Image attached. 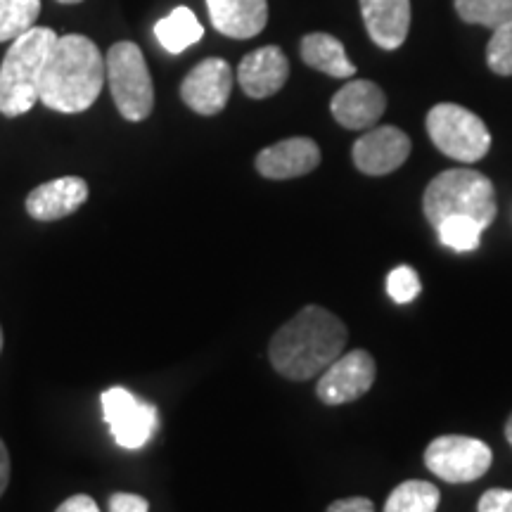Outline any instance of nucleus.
I'll return each instance as SVG.
<instances>
[{
  "label": "nucleus",
  "mask_w": 512,
  "mask_h": 512,
  "mask_svg": "<svg viewBox=\"0 0 512 512\" xmlns=\"http://www.w3.org/2000/svg\"><path fill=\"white\" fill-rule=\"evenodd\" d=\"M347 325L323 306H304L268 344L275 373L306 382L332 366L347 347Z\"/></svg>",
  "instance_id": "obj_1"
},
{
  "label": "nucleus",
  "mask_w": 512,
  "mask_h": 512,
  "mask_svg": "<svg viewBox=\"0 0 512 512\" xmlns=\"http://www.w3.org/2000/svg\"><path fill=\"white\" fill-rule=\"evenodd\" d=\"M105 81V57L91 38L60 36L43 67L41 102L62 114L86 112L100 98Z\"/></svg>",
  "instance_id": "obj_2"
},
{
  "label": "nucleus",
  "mask_w": 512,
  "mask_h": 512,
  "mask_svg": "<svg viewBox=\"0 0 512 512\" xmlns=\"http://www.w3.org/2000/svg\"><path fill=\"white\" fill-rule=\"evenodd\" d=\"M57 36L53 29L34 27L12 41L0 64V114L22 117L41 102V76Z\"/></svg>",
  "instance_id": "obj_3"
},
{
  "label": "nucleus",
  "mask_w": 512,
  "mask_h": 512,
  "mask_svg": "<svg viewBox=\"0 0 512 512\" xmlns=\"http://www.w3.org/2000/svg\"><path fill=\"white\" fill-rule=\"evenodd\" d=\"M422 211L432 228H437L448 216H470L489 228L498 214L494 183L479 171L448 169L427 185Z\"/></svg>",
  "instance_id": "obj_4"
},
{
  "label": "nucleus",
  "mask_w": 512,
  "mask_h": 512,
  "mask_svg": "<svg viewBox=\"0 0 512 512\" xmlns=\"http://www.w3.org/2000/svg\"><path fill=\"white\" fill-rule=\"evenodd\" d=\"M107 83L114 98V105L126 121H143L155 107V86H152L150 69L136 43H114L105 57Z\"/></svg>",
  "instance_id": "obj_5"
},
{
  "label": "nucleus",
  "mask_w": 512,
  "mask_h": 512,
  "mask_svg": "<svg viewBox=\"0 0 512 512\" xmlns=\"http://www.w3.org/2000/svg\"><path fill=\"white\" fill-rule=\"evenodd\" d=\"M427 133L439 152L463 164H475L491 150V133L475 112L441 102L427 112Z\"/></svg>",
  "instance_id": "obj_6"
},
{
  "label": "nucleus",
  "mask_w": 512,
  "mask_h": 512,
  "mask_svg": "<svg viewBox=\"0 0 512 512\" xmlns=\"http://www.w3.org/2000/svg\"><path fill=\"white\" fill-rule=\"evenodd\" d=\"M494 463V453L484 441L460 434L434 439L425 451V465L434 477L448 484H467L484 477Z\"/></svg>",
  "instance_id": "obj_7"
},
{
  "label": "nucleus",
  "mask_w": 512,
  "mask_h": 512,
  "mask_svg": "<svg viewBox=\"0 0 512 512\" xmlns=\"http://www.w3.org/2000/svg\"><path fill=\"white\" fill-rule=\"evenodd\" d=\"M102 415L119 446L140 448L152 439L157 430V408L140 401L128 389L112 387L102 392Z\"/></svg>",
  "instance_id": "obj_8"
},
{
  "label": "nucleus",
  "mask_w": 512,
  "mask_h": 512,
  "mask_svg": "<svg viewBox=\"0 0 512 512\" xmlns=\"http://www.w3.org/2000/svg\"><path fill=\"white\" fill-rule=\"evenodd\" d=\"M375 375V361L368 351H349L320 373L316 394L325 406H342L368 394L375 384Z\"/></svg>",
  "instance_id": "obj_9"
},
{
  "label": "nucleus",
  "mask_w": 512,
  "mask_h": 512,
  "mask_svg": "<svg viewBox=\"0 0 512 512\" xmlns=\"http://www.w3.org/2000/svg\"><path fill=\"white\" fill-rule=\"evenodd\" d=\"M233 69L221 57H207L190 69L181 83V100L192 112L202 117H214L226 110L233 91Z\"/></svg>",
  "instance_id": "obj_10"
},
{
  "label": "nucleus",
  "mask_w": 512,
  "mask_h": 512,
  "mask_svg": "<svg viewBox=\"0 0 512 512\" xmlns=\"http://www.w3.org/2000/svg\"><path fill=\"white\" fill-rule=\"evenodd\" d=\"M354 164L366 176H387L411 155V138L396 126H377L354 143Z\"/></svg>",
  "instance_id": "obj_11"
},
{
  "label": "nucleus",
  "mask_w": 512,
  "mask_h": 512,
  "mask_svg": "<svg viewBox=\"0 0 512 512\" xmlns=\"http://www.w3.org/2000/svg\"><path fill=\"white\" fill-rule=\"evenodd\" d=\"M387 110V98L382 88L373 81L356 79L344 83L339 91L332 95L330 112L339 126L349 131H366L373 128Z\"/></svg>",
  "instance_id": "obj_12"
},
{
  "label": "nucleus",
  "mask_w": 512,
  "mask_h": 512,
  "mask_svg": "<svg viewBox=\"0 0 512 512\" xmlns=\"http://www.w3.org/2000/svg\"><path fill=\"white\" fill-rule=\"evenodd\" d=\"M320 164V147L311 138L280 140L256 155V171L271 181H290L311 174Z\"/></svg>",
  "instance_id": "obj_13"
},
{
  "label": "nucleus",
  "mask_w": 512,
  "mask_h": 512,
  "mask_svg": "<svg viewBox=\"0 0 512 512\" xmlns=\"http://www.w3.org/2000/svg\"><path fill=\"white\" fill-rule=\"evenodd\" d=\"M290 62L278 46H264L242 57L238 67V83L245 95L254 100L271 98L287 83Z\"/></svg>",
  "instance_id": "obj_14"
},
{
  "label": "nucleus",
  "mask_w": 512,
  "mask_h": 512,
  "mask_svg": "<svg viewBox=\"0 0 512 512\" xmlns=\"http://www.w3.org/2000/svg\"><path fill=\"white\" fill-rule=\"evenodd\" d=\"M88 200V183L79 176H62L38 185L27 197V214L31 219L50 223L74 214Z\"/></svg>",
  "instance_id": "obj_15"
},
{
  "label": "nucleus",
  "mask_w": 512,
  "mask_h": 512,
  "mask_svg": "<svg viewBox=\"0 0 512 512\" xmlns=\"http://www.w3.org/2000/svg\"><path fill=\"white\" fill-rule=\"evenodd\" d=\"M363 24L375 46L396 50L406 43L411 29V0H358Z\"/></svg>",
  "instance_id": "obj_16"
},
{
  "label": "nucleus",
  "mask_w": 512,
  "mask_h": 512,
  "mask_svg": "<svg viewBox=\"0 0 512 512\" xmlns=\"http://www.w3.org/2000/svg\"><path fill=\"white\" fill-rule=\"evenodd\" d=\"M207 10L214 29L238 41L259 36L268 24L266 0H207Z\"/></svg>",
  "instance_id": "obj_17"
},
{
  "label": "nucleus",
  "mask_w": 512,
  "mask_h": 512,
  "mask_svg": "<svg viewBox=\"0 0 512 512\" xmlns=\"http://www.w3.org/2000/svg\"><path fill=\"white\" fill-rule=\"evenodd\" d=\"M299 53H302V60L311 69L328 74L332 79H349V76L356 74V67L347 57L342 41L330 34H320L318 31V34L304 36Z\"/></svg>",
  "instance_id": "obj_18"
},
{
  "label": "nucleus",
  "mask_w": 512,
  "mask_h": 512,
  "mask_svg": "<svg viewBox=\"0 0 512 512\" xmlns=\"http://www.w3.org/2000/svg\"><path fill=\"white\" fill-rule=\"evenodd\" d=\"M155 36L159 46L169 50L171 55H178L195 46V43H200L204 29L190 8H176L171 15H166L155 24Z\"/></svg>",
  "instance_id": "obj_19"
},
{
  "label": "nucleus",
  "mask_w": 512,
  "mask_h": 512,
  "mask_svg": "<svg viewBox=\"0 0 512 512\" xmlns=\"http://www.w3.org/2000/svg\"><path fill=\"white\" fill-rule=\"evenodd\" d=\"M441 501L439 489L422 479L403 482L389 494L384 512H437Z\"/></svg>",
  "instance_id": "obj_20"
},
{
  "label": "nucleus",
  "mask_w": 512,
  "mask_h": 512,
  "mask_svg": "<svg viewBox=\"0 0 512 512\" xmlns=\"http://www.w3.org/2000/svg\"><path fill=\"white\" fill-rule=\"evenodd\" d=\"M41 0H0V43L15 41L34 29Z\"/></svg>",
  "instance_id": "obj_21"
},
{
  "label": "nucleus",
  "mask_w": 512,
  "mask_h": 512,
  "mask_svg": "<svg viewBox=\"0 0 512 512\" xmlns=\"http://www.w3.org/2000/svg\"><path fill=\"white\" fill-rule=\"evenodd\" d=\"M460 19L491 31L512 22V0H453Z\"/></svg>",
  "instance_id": "obj_22"
},
{
  "label": "nucleus",
  "mask_w": 512,
  "mask_h": 512,
  "mask_svg": "<svg viewBox=\"0 0 512 512\" xmlns=\"http://www.w3.org/2000/svg\"><path fill=\"white\" fill-rule=\"evenodd\" d=\"M434 230H437L441 245L453 252H475L486 228L470 216H448Z\"/></svg>",
  "instance_id": "obj_23"
},
{
  "label": "nucleus",
  "mask_w": 512,
  "mask_h": 512,
  "mask_svg": "<svg viewBox=\"0 0 512 512\" xmlns=\"http://www.w3.org/2000/svg\"><path fill=\"white\" fill-rule=\"evenodd\" d=\"M486 64L498 76H512V22L494 29L486 46Z\"/></svg>",
  "instance_id": "obj_24"
},
{
  "label": "nucleus",
  "mask_w": 512,
  "mask_h": 512,
  "mask_svg": "<svg viewBox=\"0 0 512 512\" xmlns=\"http://www.w3.org/2000/svg\"><path fill=\"white\" fill-rule=\"evenodd\" d=\"M420 278L411 266H396L387 275V294L396 304H411L420 294Z\"/></svg>",
  "instance_id": "obj_25"
},
{
  "label": "nucleus",
  "mask_w": 512,
  "mask_h": 512,
  "mask_svg": "<svg viewBox=\"0 0 512 512\" xmlns=\"http://www.w3.org/2000/svg\"><path fill=\"white\" fill-rule=\"evenodd\" d=\"M479 512H512V489H489L479 498Z\"/></svg>",
  "instance_id": "obj_26"
},
{
  "label": "nucleus",
  "mask_w": 512,
  "mask_h": 512,
  "mask_svg": "<svg viewBox=\"0 0 512 512\" xmlns=\"http://www.w3.org/2000/svg\"><path fill=\"white\" fill-rule=\"evenodd\" d=\"M110 512H150V503L138 494H112Z\"/></svg>",
  "instance_id": "obj_27"
},
{
  "label": "nucleus",
  "mask_w": 512,
  "mask_h": 512,
  "mask_svg": "<svg viewBox=\"0 0 512 512\" xmlns=\"http://www.w3.org/2000/svg\"><path fill=\"white\" fill-rule=\"evenodd\" d=\"M325 512H375V505L370 498H342V501H335Z\"/></svg>",
  "instance_id": "obj_28"
},
{
  "label": "nucleus",
  "mask_w": 512,
  "mask_h": 512,
  "mask_svg": "<svg viewBox=\"0 0 512 512\" xmlns=\"http://www.w3.org/2000/svg\"><path fill=\"white\" fill-rule=\"evenodd\" d=\"M55 512H100V508L91 496L79 494V496L67 498V501H64Z\"/></svg>",
  "instance_id": "obj_29"
},
{
  "label": "nucleus",
  "mask_w": 512,
  "mask_h": 512,
  "mask_svg": "<svg viewBox=\"0 0 512 512\" xmlns=\"http://www.w3.org/2000/svg\"><path fill=\"white\" fill-rule=\"evenodd\" d=\"M8 484H10V453L8 448H5L3 439H0V496L5 494Z\"/></svg>",
  "instance_id": "obj_30"
},
{
  "label": "nucleus",
  "mask_w": 512,
  "mask_h": 512,
  "mask_svg": "<svg viewBox=\"0 0 512 512\" xmlns=\"http://www.w3.org/2000/svg\"><path fill=\"white\" fill-rule=\"evenodd\" d=\"M505 439H508L512 446V415L508 418V422H505Z\"/></svg>",
  "instance_id": "obj_31"
},
{
  "label": "nucleus",
  "mask_w": 512,
  "mask_h": 512,
  "mask_svg": "<svg viewBox=\"0 0 512 512\" xmlns=\"http://www.w3.org/2000/svg\"><path fill=\"white\" fill-rule=\"evenodd\" d=\"M57 3H64V5H74V3H81V0H57Z\"/></svg>",
  "instance_id": "obj_32"
},
{
  "label": "nucleus",
  "mask_w": 512,
  "mask_h": 512,
  "mask_svg": "<svg viewBox=\"0 0 512 512\" xmlns=\"http://www.w3.org/2000/svg\"><path fill=\"white\" fill-rule=\"evenodd\" d=\"M0 351H3V330H0Z\"/></svg>",
  "instance_id": "obj_33"
}]
</instances>
